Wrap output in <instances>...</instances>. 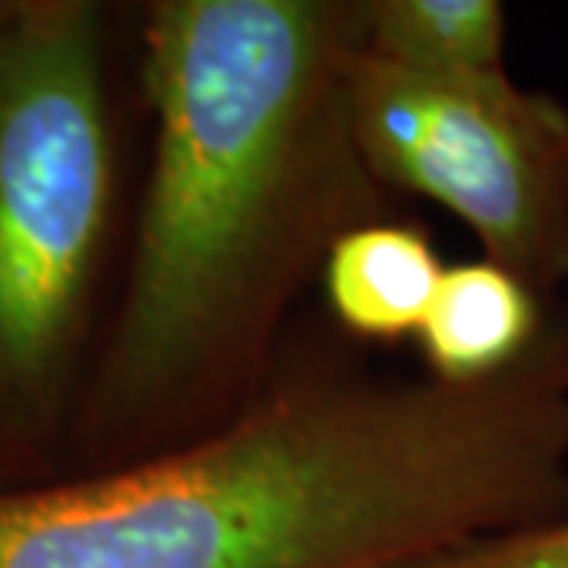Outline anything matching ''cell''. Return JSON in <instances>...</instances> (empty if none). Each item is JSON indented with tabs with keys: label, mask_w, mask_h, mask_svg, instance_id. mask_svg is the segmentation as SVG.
Segmentation results:
<instances>
[{
	"label": "cell",
	"mask_w": 568,
	"mask_h": 568,
	"mask_svg": "<svg viewBox=\"0 0 568 568\" xmlns=\"http://www.w3.org/2000/svg\"><path fill=\"white\" fill-rule=\"evenodd\" d=\"M140 48L152 155L70 429L85 470L256 405L332 246L388 209L351 121L361 0H155Z\"/></svg>",
	"instance_id": "6da1fadb"
},
{
	"label": "cell",
	"mask_w": 568,
	"mask_h": 568,
	"mask_svg": "<svg viewBox=\"0 0 568 568\" xmlns=\"http://www.w3.org/2000/svg\"><path fill=\"white\" fill-rule=\"evenodd\" d=\"M568 518V325L452 386L287 369L234 424L0 489V568H398Z\"/></svg>",
	"instance_id": "7a4b0ae2"
},
{
	"label": "cell",
	"mask_w": 568,
	"mask_h": 568,
	"mask_svg": "<svg viewBox=\"0 0 568 568\" xmlns=\"http://www.w3.org/2000/svg\"><path fill=\"white\" fill-rule=\"evenodd\" d=\"M114 196L104 7L0 0V489L70 443Z\"/></svg>",
	"instance_id": "3957f363"
},
{
	"label": "cell",
	"mask_w": 568,
	"mask_h": 568,
	"mask_svg": "<svg viewBox=\"0 0 568 568\" xmlns=\"http://www.w3.org/2000/svg\"><path fill=\"white\" fill-rule=\"evenodd\" d=\"M347 95L373 178L443 205L552 304L568 284V104L508 70L414 77L364 51Z\"/></svg>",
	"instance_id": "277c9868"
},
{
	"label": "cell",
	"mask_w": 568,
	"mask_h": 568,
	"mask_svg": "<svg viewBox=\"0 0 568 568\" xmlns=\"http://www.w3.org/2000/svg\"><path fill=\"white\" fill-rule=\"evenodd\" d=\"M549 316L528 284L480 256L446 265L414 342L429 379L487 383L528 357Z\"/></svg>",
	"instance_id": "5b68a950"
},
{
	"label": "cell",
	"mask_w": 568,
	"mask_h": 568,
	"mask_svg": "<svg viewBox=\"0 0 568 568\" xmlns=\"http://www.w3.org/2000/svg\"><path fill=\"white\" fill-rule=\"evenodd\" d=\"M443 272L446 263L424 227L379 219L332 246L323 287L347 335L392 345L417 335Z\"/></svg>",
	"instance_id": "8992f818"
},
{
	"label": "cell",
	"mask_w": 568,
	"mask_h": 568,
	"mask_svg": "<svg viewBox=\"0 0 568 568\" xmlns=\"http://www.w3.org/2000/svg\"><path fill=\"white\" fill-rule=\"evenodd\" d=\"M506 44L496 0H361V51L414 77L506 73Z\"/></svg>",
	"instance_id": "52a82bcc"
},
{
	"label": "cell",
	"mask_w": 568,
	"mask_h": 568,
	"mask_svg": "<svg viewBox=\"0 0 568 568\" xmlns=\"http://www.w3.org/2000/svg\"><path fill=\"white\" fill-rule=\"evenodd\" d=\"M398 568H568V518L484 537Z\"/></svg>",
	"instance_id": "ba28073f"
}]
</instances>
